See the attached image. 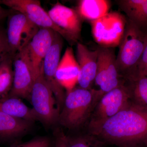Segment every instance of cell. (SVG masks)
Masks as SVG:
<instances>
[{"label":"cell","instance_id":"cell-14","mask_svg":"<svg viewBox=\"0 0 147 147\" xmlns=\"http://www.w3.org/2000/svg\"><path fill=\"white\" fill-rule=\"evenodd\" d=\"M98 51L91 50L82 43L76 46V60L79 67L78 83L79 87L91 89L94 82L97 69Z\"/></svg>","mask_w":147,"mask_h":147},{"label":"cell","instance_id":"cell-16","mask_svg":"<svg viewBox=\"0 0 147 147\" xmlns=\"http://www.w3.org/2000/svg\"><path fill=\"white\" fill-rule=\"evenodd\" d=\"M126 18L140 28L147 27V0L116 1Z\"/></svg>","mask_w":147,"mask_h":147},{"label":"cell","instance_id":"cell-12","mask_svg":"<svg viewBox=\"0 0 147 147\" xmlns=\"http://www.w3.org/2000/svg\"><path fill=\"white\" fill-rule=\"evenodd\" d=\"M0 4L20 12L40 28L50 29L59 34L65 39L63 32L58 28L41 6L38 0H1Z\"/></svg>","mask_w":147,"mask_h":147},{"label":"cell","instance_id":"cell-23","mask_svg":"<svg viewBox=\"0 0 147 147\" xmlns=\"http://www.w3.org/2000/svg\"><path fill=\"white\" fill-rule=\"evenodd\" d=\"M51 142L49 138L40 137L34 138L28 142L18 143L11 147H50Z\"/></svg>","mask_w":147,"mask_h":147},{"label":"cell","instance_id":"cell-11","mask_svg":"<svg viewBox=\"0 0 147 147\" xmlns=\"http://www.w3.org/2000/svg\"><path fill=\"white\" fill-rule=\"evenodd\" d=\"M50 18L63 32L65 39L71 45L81 38L83 20L76 9L57 2L47 11Z\"/></svg>","mask_w":147,"mask_h":147},{"label":"cell","instance_id":"cell-7","mask_svg":"<svg viewBox=\"0 0 147 147\" xmlns=\"http://www.w3.org/2000/svg\"><path fill=\"white\" fill-rule=\"evenodd\" d=\"M96 49L97 69L94 82L105 94L125 84V82L118 70L114 48L99 45Z\"/></svg>","mask_w":147,"mask_h":147},{"label":"cell","instance_id":"cell-27","mask_svg":"<svg viewBox=\"0 0 147 147\" xmlns=\"http://www.w3.org/2000/svg\"><path fill=\"white\" fill-rule=\"evenodd\" d=\"M0 4V21L4 19L6 17H8L13 11L12 9H7L3 8Z\"/></svg>","mask_w":147,"mask_h":147},{"label":"cell","instance_id":"cell-4","mask_svg":"<svg viewBox=\"0 0 147 147\" xmlns=\"http://www.w3.org/2000/svg\"><path fill=\"white\" fill-rule=\"evenodd\" d=\"M131 101L128 85L125 84L105 93L98 102L90 117V131L115 115Z\"/></svg>","mask_w":147,"mask_h":147},{"label":"cell","instance_id":"cell-17","mask_svg":"<svg viewBox=\"0 0 147 147\" xmlns=\"http://www.w3.org/2000/svg\"><path fill=\"white\" fill-rule=\"evenodd\" d=\"M32 123L12 117L0 110V137L10 139L21 136L30 130Z\"/></svg>","mask_w":147,"mask_h":147},{"label":"cell","instance_id":"cell-6","mask_svg":"<svg viewBox=\"0 0 147 147\" xmlns=\"http://www.w3.org/2000/svg\"><path fill=\"white\" fill-rule=\"evenodd\" d=\"M126 23V16L120 12H108L97 20L90 22L94 39L100 46L117 47L123 36Z\"/></svg>","mask_w":147,"mask_h":147},{"label":"cell","instance_id":"cell-2","mask_svg":"<svg viewBox=\"0 0 147 147\" xmlns=\"http://www.w3.org/2000/svg\"><path fill=\"white\" fill-rule=\"evenodd\" d=\"M99 90L79 87L67 93L58 123L69 129L82 126L90 117L96 104L104 94Z\"/></svg>","mask_w":147,"mask_h":147},{"label":"cell","instance_id":"cell-18","mask_svg":"<svg viewBox=\"0 0 147 147\" xmlns=\"http://www.w3.org/2000/svg\"><path fill=\"white\" fill-rule=\"evenodd\" d=\"M0 110L12 117L32 123L39 121L33 109L29 108L18 98L8 96L0 98Z\"/></svg>","mask_w":147,"mask_h":147},{"label":"cell","instance_id":"cell-9","mask_svg":"<svg viewBox=\"0 0 147 147\" xmlns=\"http://www.w3.org/2000/svg\"><path fill=\"white\" fill-rule=\"evenodd\" d=\"M8 17L6 34L9 53L14 58L28 45L40 28L20 12L11 13Z\"/></svg>","mask_w":147,"mask_h":147},{"label":"cell","instance_id":"cell-22","mask_svg":"<svg viewBox=\"0 0 147 147\" xmlns=\"http://www.w3.org/2000/svg\"><path fill=\"white\" fill-rule=\"evenodd\" d=\"M70 137L66 136L67 147H102L103 142L94 136Z\"/></svg>","mask_w":147,"mask_h":147},{"label":"cell","instance_id":"cell-24","mask_svg":"<svg viewBox=\"0 0 147 147\" xmlns=\"http://www.w3.org/2000/svg\"><path fill=\"white\" fill-rule=\"evenodd\" d=\"M9 56L11 55L9 53L6 31L0 27V63Z\"/></svg>","mask_w":147,"mask_h":147},{"label":"cell","instance_id":"cell-25","mask_svg":"<svg viewBox=\"0 0 147 147\" xmlns=\"http://www.w3.org/2000/svg\"><path fill=\"white\" fill-rule=\"evenodd\" d=\"M134 76H147V40L144 53L137 66Z\"/></svg>","mask_w":147,"mask_h":147},{"label":"cell","instance_id":"cell-8","mask_svg":"<svg viewBox=\"0 0 147 147\" xmlns=\"http://www.w3.org/2000/svg\"><path fill=\"white\" fill-rule=\"evenodd\" d=\"M13 86L9 97L30 100L36 78L28 46L18 52L13 58Z\"/></svg>","mask_w":147,"mask_h":147},{"label":"cell","instance_id":"cell-1","mask_svg":"<svg viewBox=\"0 0 147 147\" xmlns=\"http://www.w3.org/2000/svg\"><path fill=\"white\" fill-rule=\"evenodd\" d=\"M90 132L103 143L119 147H147V108L131 101L117 115Z\"/></svg>","mask_w":147,"mask_h":147},{"label":"cell","instance_id":"cell-15","mask_svg":"<svg viewBox=\"0 0 147 147\" xmlns=\"http://www.w3.org/2000/svg\"><path fill=\"white\" fill-rule=\"evenodd\" d=\"M79 74V65L73 48L67 47L60 61L56 73L58 82L66 90V93L75 88Z\"/></svg>","mask_w":147,"mask_h":147},{"label":"cell","instance_id":"cell-5","mask_svg":"<svg viewBox=\"0 0 147 147\" xmlns=\"http://www.w3.org/2000/svg\"><path fill=\"white\" fill-rule=\"evenodd\" d=\"M30 100L39 121L48 126L58 123L60 111L53 92L44 77L42 67L33 86Z\"/></svg>","mask_w":147,"mask_h":147},{"label":"cell","instance_id":"cell-19","mask_svg":"<svg viewBox=\"0 0 147 147\" xmlns=\"http://www.w3.org/2000/svg\"><path fill=\"white\" fill-rule=\"evenodd\" d=\"M111 3L108 0H81L76 9L83 21L97 20L109 12Z\"/></svg>","mask_w":147,"mask_h":147},{"label":"cell","instance_id":"cell-13","mask_svg":"<svg viewBox=\"0 0 147 147\" xmlns=\"http://www.w3.org/2000/svg\"><path fill=\"white\" fill-rule=\"evenodd\" d=\"M57 33L51 29L40 28L28 45L36 79L39 76L43 61L53 45Z\"/></svg>","mask_w":147,"mask_h":147},{"label":"cell","instance_id":"cell-10","mask_svg":"<svg viewBox=\"0 0 147 147\" xmlns=\"http://www.w3.org/2000/svg\"><path fill=\"white\" fill-rule=\"evenodd\" d=\"M62 37L57 33L53 45L45 57L42 64V71L45 80L52 90L60 113L66 96L64 89L59 84L56 76L63 46Z\"/></svg>","mask_w":147,"mask_h":147},{"label":"cell","instance_id":"cell-20","mask_svg":"<svg viewBox=\"0 0 147 147\" xmlns=\"http://www.w3.org/2000/svg\"><path fill=\"white\" fill-rule=\"evenodd\" d=\"M131 100L133 103L147 108V76H134L127 80Z\"/></svg>","mask_w":147,"mask_h":147},{"label":"cell","instance_id":"cell-21","mask_svg":"<svg viewBox=\"0 0 147 147\" xmlns=\"http://www.w3.org/2000/svg\"><path fill=\"white\" fill-rule=\"evenodd\" d=\"M13 58L9 56L0 63V96L9 93L13 81Z\"/></svg>","mask_w":147,"mask_h":147},{"label":"cell","instance_id":"cell-26","mask_svg":"<svg viewBox=\"0 0 147 147\" xmlns=\"http://www.w3.org/2000/svg\"><path fill=\"white\" fill-rule=\"evenodd\" d=\"M55 147H67L66 142V136L59 129H56L55 132Z\"/></svg>","mask_w":147,"mask_h":147},{"label":"cell","instance_id":"cell-3","mask_svg":"<svg viewBox=\"0 0 147 147\" xmlns=\"http://www.w3.org/2000/svg\"><path fill=\"white\" fill-rule=\"evenodd\" d=\"M147 40V32L127 18L125 30L119 45L116 63L124 79L135 75Z\"/></svg>","mask_w":147,"mask_h":147}]
</instances>
